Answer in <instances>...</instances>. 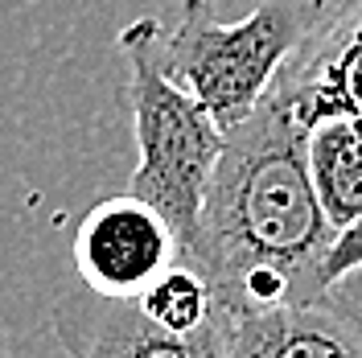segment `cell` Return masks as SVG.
Masks as SVG:
<instances>
[{"label": "cell", "mask_w": 362, "mask_h": 358, "mask_svg": "<svg viewBox=\"0 0 362 358\" xmlns=\"http://www.w3.org/2000/svg\"><path fill=\"white\" fill-rule=\"evenodd\" d=\"M181 260L169 219L132 190L95 202L74 231V264L83 284L103 296H140Z\"/></svg>", "instance_id": "5"}, {"label": "cell", "mask_w": 362, "mask_h": 358, "mask_svg": "<svg viewBox=\"0 0 362 358\" xmlns=\"http://www.w3.org/2000/svg\"><path fill=\"white\" fill-rule=\"evenodd\" d=\"M338 226L321 210L305 161V124L268 95L226 132L185 264L206 276L226 313L276 309L325 289Z\"/></svg>", "instance_id": "1"}, {"label": "cell", "mask_w": 362, "mask_h": 358, "mask_svg": "<svg viewBox=\"0 0 362 358\" xmlns=\"http://www.w3.org/2000/svg\"><path fill=\"white\" fill-rule=\"evenodd\" d=\"M362 268V219L350 223L346 231H338V239L329 247V260H325V289H338L346 276H354Z\"/></svg>", "instance_id": "10"}, {"label": "cell", "mask_w": 362, "mask_h": 358, "mask_svg": "<svg viewBox=\"0 0 362 358\" xmlns=\"http://www.w3.org/2000/svg\"><path fill=\"white\" fill-rule=\"evenodd\" d=\"M305 161L329 223L346 231L362 219V112H321L305 124Z\"/></svg>", "instance_id": "8"}, {"label": "cell", "mask_w": 362, "mask_h": 358, "mask_svg": "<svg viewBox=\"0 0 362 358\" xmlns=\"http://www.w3.org/2000/svg\"><path fill=\"white\" fill-rule=\"evenodd\" d=\"M272 95H280L300 124L338 108L362 112V0H341L309 29Z\"/></svg>", "instance_id": "7"}, {"label": "cell", "mask_w": 362, "mask_h": 358, "mask_svg": "<svg viewBox=\"0 0 362 358\" xmlns=\"http://www.w3.org/2000/svg\"><path fill=\"white\" fill-rule=\"evenodd\" d=\"M317 21L321 0H255L239 21H218L210 0H181L177 25L160 37V67L230 132L272 95Z\"/></svg>", "instance_id": "3"}, {"label": "cell", "mask_w": 362, "mask_h": 358, "mask_svg": "<svg viewBox=\"0 0 362 358\" xmlns=\"http://www.w3.org/2000/svg\"><path fill=\"white\" fill-rule=\"evenodd\" d=\"M49 330L66 358H230L226 309L194 334H177L144 313L140 301L70 289L49 309Z\"/></svg>", "instance_id": "4"}, {"label": "cell", "mask_w": 362, "mask_h": 358, "mask_svg": "<svg viewBox=\"0 0 362 358\" xmlns=\"http://www.w3.org/2000/svg\"><path fill=\"white\" fill-rule=\"evenodd\" d=\"M160 37H165L160 17H136L115 37V50L128 62L136 136V169L128 178V190L136 198L153 202L169 219L177 247L185 251L202 219V202L223 157L226 128L210 115L202 99H194L165 74Z\"/></svg>", "instance_id": "2"}, {"label": "cell", "mask_w": 362, "mask_h": 358, "mask_svg": "<svg viewBox=\"0 0 362 358\" xmlns=\"http://www.w3.org/2000/svg\"><path fill=\"white\" fill-rule=\"evenodd\" d=\"M230 358H362V305L338 292L226 313Z\"/></svg>", "instance_id": "6"}, {"label": "cell", "mask_w": 362, "mask_h": 358, "mask_svg": "<svg viewBox=\"0 0 362 358\" xmlns=\"http://www.w3.org/2000/svg\"><path fill=\"white\" fill-rule=\"evenodd\" d=\"M136 301L144 305L148 317H157L160 325H169L177 334H194V330L210 325L223 313V305H218L214 289L206 284V276L185 260H177L169 272H160Z\"/></svg>", "instance_id": "9"}]
</instances>
